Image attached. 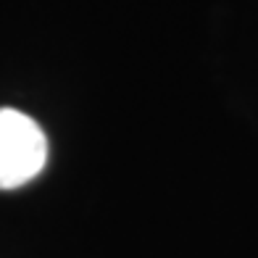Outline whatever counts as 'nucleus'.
Masks as SVG:
<instances>
[{"mask_svg":"<svg viewBox=\"0 0 258 258\" xmlns=\"http://www.w3.org/2000/svg\"><path fill=\"white\" fill-rule=\"evenodd\" d=\"M48 161V137L16 108H0V190L32 182Z\"/></svg>","mask_w":258,"mask_h":258,"instance_id":"nucleus-1","label":"nucleus"}]
</instances>
